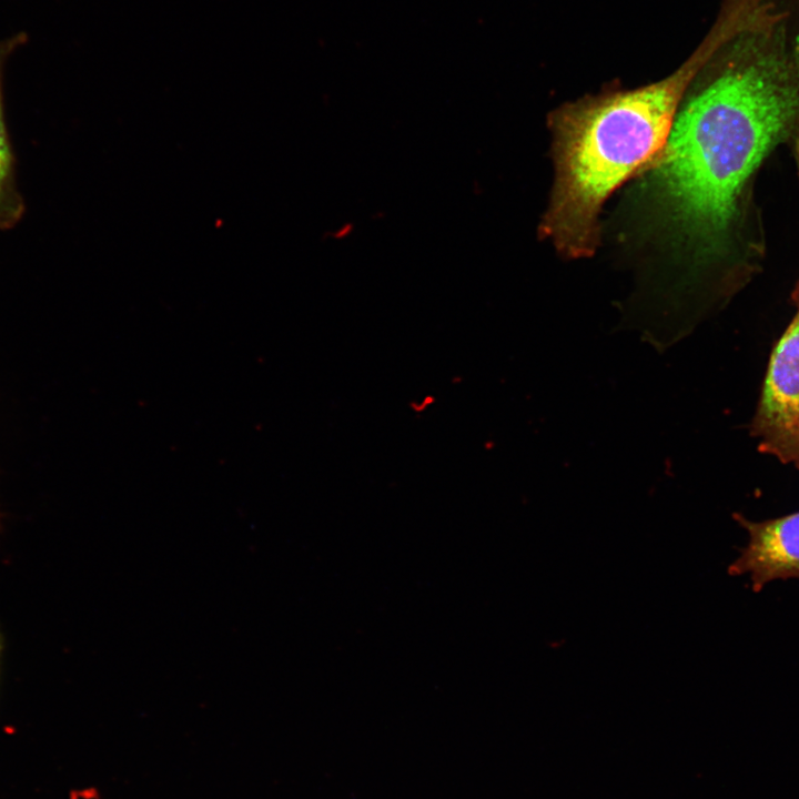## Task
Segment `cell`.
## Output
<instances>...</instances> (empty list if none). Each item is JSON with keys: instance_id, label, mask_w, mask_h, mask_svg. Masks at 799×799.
I'll use <instances>...</instances> for the list:
<instances>
[{"instance_id": "1", "label": "cell", "mask_w": 799, "mask_h": 799, "mask_svg": "<svg viewBox=\"0 0 799 799\" xmlns=\"http://www.w3.org/2000/svg\"><path fill=\"white\" fill-rule=\"evenodd\" d=\"M704 71L655 159L651 186L696 261L739 253L756 267L755 178L779 145L799 140V0H749L727 14Z\"/></svg>"}, {"instance_id": "2", "label": "cell", "mask_w": 799, "mask_h": 799, "mask_svg": "<svg viewBox=\"0 0 799 799\" xmlns=\"http://www.w3.org/2000/svg\"><path fill=\"white\" fill-rule=\"evenodd\" d=\"M717 43L712 31L679 69L638 89L586 98L552 115L555 182L542 232L568 257L594 253L610 193L663 150L676 111Z\"/></svg>"}, {"instance_id": "3", "label": "cell", "mask_w": 799, "mask_h": 799, "mask_svg": "<svg viewBox=\"0 0 799 799\" xmlns=\"http://www.w3.org/2000/svg\"><path fill=\"white\" fill-rule=\"evenodd\" d=\"M749 429L759 452L799 469V310L773 344Z\"/></svg>"}, {"instance_id": "4", "label": "cell", "mask_w": 799, "mask_h": 799, "mask_svg": "<svg viewBox=\"0 0 799 799\" xmlns=\"http://www.w3.org/2000/svg\"><path fill=\"white\" fill-rule=\"evenodd\" d=\"M734 518L748 533V543L730 564L729 574H748L755 593L777 579H799V510L762 522L738 513Z\"/></svg>"}, {"instance_id": "5", "label": "cell", "mask_w": 799, "mask_h": 799, "mask_svg": "<svg viewBox=\"0 0 799 799\" xmlns=\"http://www.w3.org/2000/svg\"><path fill=\"white\" fill-rule=\"evenodd\" d=\"M27 41L26 32L0 41V231L13 229L26 213L17 179V158L6 120L3 75L9 58Z\"/></svg>"}, {"instance_id": "6", "label": "cell", "mask_w": 799, "mask_h": 799, "mask_svg": "<svg viewBox=\"0 0 799 799\" xmlns=\"http://www.w3.org/2000/svg\"><path fill=\"white\" fill-rule=\"evenodd\" d=\"M792 301L797 306V310H799V282L797 283L793 292H792Z\"/></svg>"}, {"instance_id": "7", "label": "cell", "mask_w": 799, "mask_h": 799, "mask_svg": "<svg viewBox=\"0 0 799 799\" xmlns=\"http://www.w3.org/2000/svg\"><path fill=\"white\" fill-rule=\"evenodd\" d=\"M3 648H4V638H3V634L0 628V671H1V659H2Z\"/></svg>"}, {"instance_id": "8", "label": "cell", "mask_w": 799, "mask_h": 799, "mask_svg": "<svg viewBox=\"0 0 799 799\" xmlns=\"http://www.w3.org/2000/svg\"><path fill=\"white\" fill-rule=\"evenodd\" d=\"M1 525H2V522H1V513H0V529H1Z\"/></svg>"}]
</instances>
